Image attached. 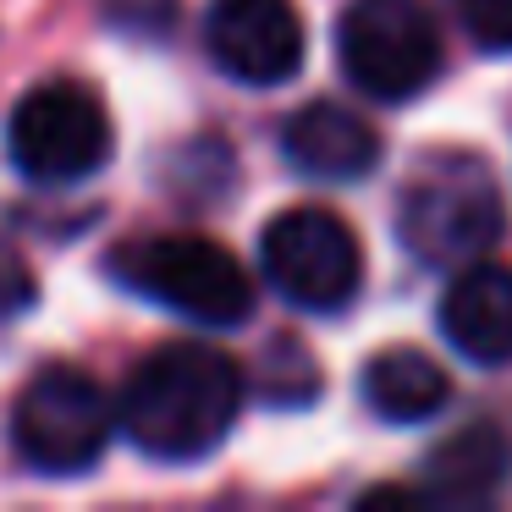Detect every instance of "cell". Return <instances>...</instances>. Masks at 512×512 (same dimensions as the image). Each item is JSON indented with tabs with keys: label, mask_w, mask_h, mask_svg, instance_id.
I'll use <instances>...</instances> for the list:
<instances>
[{
	"label": "cell",
	"mask_w": 512,
	"mask_h": 512,
	"mask_svg": "<svg viewBox=\"0 0 512 512\" xmlns=\"http://www.w3.org/2000/svg\"><path fill=\"white\" fill-rule=\"evenodd\" d=\"M248 375L210 342H166L122 386V430L155 463H199L232 435Z\"/></svg>",
	"instance_id": "6da1fadb"
},
{
	"label": "cell",
	"mask_w": 512,
	"mask_h": 512,
	"mask_svg": "<svg viewBox=\"0 0 512 512\" xmlns=\"http://www.w3.org/2000/svg\"><path fill=\"white\" fill-rule=\"evenodd\" d=\"M507 232V204L479 155H430L397 193V243L430 270L474 265Z\"/></svg>",
	"instance_id": "7a4b0ae2"
},
{
	"label": "cell",
	"mask_w": 512,
	"mask_h": 512,
	"mask_svg": "<svg viewBox=\"0 0 512 512\" xmlns=\"http://www.w3.org/2000/svg\"><path fill=\"white\" fill-rule=\"evenodd\" d=\"M111 276L127 292L182 314L188 325H204V331H237L254 314L248 270L210 237L171 232V237H149V243H127L111 259Z\"/></svg>",
	"instance_id": "3957f363"
},
{
	"label": "cell",
	"mask_w": 512,
	"mask_h": 512,
	"mask_svg": "<svg viewBox=\"0 0 512 512\" xmlns=\"http://www.w3.org/2000/svg\"><path fill=\"white\" fill-rule=\"evenodd\" d=\"M111 116L100 94L78 78H45L12 105L6 122V155L39 188H72L89 182L111 160Z\"/></svg>",
	"instance_id": "277c9868"
},
{
	"label": "cell",
	"mask_w": 512,
	"mask_h": 512,
	"mask_svg": "<svg viewBox=\"0 0 512 512\" xmlns=\"http://www.w3.org/2000/svg\"><path fill=\"white\" fill-rule=\"evenodd\" d=\"M122 413L100 391V380L78 364H45L23 386L12 408V441L34 474H89L111 446Z\"/></svg>",
	"instance_id": "5b68a950"
},
{
	"label": "cell",
	"mask_w": 512,
	"mask_h": 512,
	"mask_svg": "<svg viewBox=\"0 0 512 512\" xmlns=\"http://www.w3.org/2000/svg\"><path fill=\"white\" fill-rule=\"evenodd\" d=\"M336 61L358 94L402 105L441 72V28L424 0H353L336 23Z\"/></svg>",
	"instance_id": "8992f818"
},
{
	"label": "cell",
	"mask_w": 512,
	"mask_h": 512,
	"mask_svg": "<svg viewBox=\"0 0 512 512\" xmlns=\"http://www.w3.org/2000/svg\"><path fill=\"white\" fill-rule=\"evenodd\" d=\"M259 265L292 309L309 314L347 309L364 287V248H358L353 226L325 204L281 210L259 232Z\"/></svg>",
	"instance_id": "52a82bcc"
},
{
	"label": "cell",
	"mask_w": 512,
	"mask_h": 512,
	"mask_svg": "<svg viewBox=\"0 0 512 512\" xmlns=\"http://www.w3.org/2000/svg\"><path fill=\"white\" fill-rule=\"evenodd\" d=\"M204 50L226 78L276 89L303 67V17L292 0H215L204 17Z\"/></svg>",
	"instance_id": "ba28073f"
},
{
	"label": "cell",
	"mask_w": 512,
	"mask_h": 512,
	"mask_svg": "<svg viewBox=\"0 0 512 512\" xmlns=\"http://www.w3.org/2000/svg\"><path fill=\"white\" fill-rule=\"evenodd\" d=\"M435 320L457 358L479 369L512 364V265H490V259L463 265L441 292Z\"/></svg>",
	"instance_id": "9c48e42d"
},
{
	"label": "cell",
	"mask_w": 512,
	"mask_h": 512,
	"mask_svg": "<svg viewBox=\"0 0 512 512\" xmlns=\"http://www.w3.org/2000/svg\"><path fill=\"white\" fill-rule=\"evenodd\" d=\"M281 155L309 182H358L380 166V133L336 100H314L281 127Z\"/></svg>",
	"instance_id": "30bf717a"
},
{
	"label": "cell",
	"mask_w": 512,
	"mask_h": 512,
	"mask_svg": "<svg viewBox=\"0 0 512 512\" xmlns=\"http://www.w3.org/2000/svg\"><path fill=\"white\" fill-rule=\"evenodd\" d=\"M452 380L419 347H380L364 364V402L386 424H424L446 408Z\"/></svg>",
	"instance_id": "8fae6325"
},
{
	"label": "cell",
	"mask_w": 512,
	"mask_h": 512,
	"mask_svg": "<svg viewBox=\"0 0 512 512\" xmlns=\"http://www.w3.org/2000/svg\"><path fill=\"white\" fill-rule=\"evenodd\" d=\"M507 463H512L507 435L496 424H468V430H457L452 441H441L430 452L424 479L446 501H474V496H490L507 479Z\"/></svg>",
	"instance_id": "7c38bea8"
},
{
	"label": "cell",
	"mask_w": 512,
	"mask_h": 512,
	"mask_svg": "<svg viewBox=\"0 0 512 512\" xmlns=\"http://www.w3.org/2000/svg\"><path fill=\"white\" fill-rule=\"evenodd\" d=\"M254 391L265 408H309L320 397V364L298 336H270L254 364Z\"/></svg>",
	"instance_id": "4fadbf2b"
},
{
	"label": "cell",
	"mask_w": 512,
	"mask_h": 512,
	"mask_svg": "<svg viewBox=\"0 0 512 512\" xmlns=\"http://www.w3.org/2000/svg\"><path fill=\"white\" fill-rule=\"evenodd\" d=\"M463 34L490 56H512V0H452Z\"/></svg>",
	"instance_id": "5bb4252c"
},
{
	"label": "cell",
	"mask_w": 512,
	"mask_h": 512,
	"mask_svg": "<svg viewBox=\"0 0 512 512\" xmlns=\"http://www.w3.org/2000/svg\"><path fill=\"white\" fill-rule=\"evenodd\" d=\"M34 298H39V281H34V270H28V259L0 243V325L28 314Z\"/></svg>",
	"instance_id": "9a60e30c"
}]
</instances>
